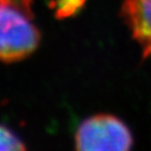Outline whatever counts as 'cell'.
Wrapping results in <instances>:
<instances>
[{
  "label": "cell",
  "instance_id": "cell-3",
  "mask_svg": "<svg viewBox=\"0 0 151 151\" xmlns=\"http://www.w3.org/2000/svg\"><path fill=\"white\" fill-rule=\"evenodd\" d=\"M123 14L144 55L151 57V0H124Z\"/></svg>",
  "mask_w": 151,
  "mask_h": 151
},
{
  "label": "cell",
  "instance_id": "cell-1",
  "mask_svg": "<svg viewBox=\"0 0 151 151\" xmlns=\"http://www.w3.org/2000/svg\"><path fill=\"white\" fill-rule=\"evenodd\" d=\"M29 1L0 0V61H19L38 47L40 33L29 16Z\"/></svg>",
  "mask_w": 151,
  "mask_h": 151
},
{
  "label": "cell",
  "instance_id": "cell-4",
  "mask_svg": "<svg viewBox=\"0 0 151 151\" xmlns=\"http://www.w3.org/2000/svg\"><path fill=\"white\" fill-rule=\"evenodd\" d=\"M23 143L7 129L0 126V150H23Z\"/></svg>",
  "mask_w": 151,
  "mask_h": 151
},
{
  "label": "cell",
  "instance_id": "cell-2",
  "mask_svg": "<svg viewBox=\"0 0 151 151\" xmlns=\"http://www.w3.org/2000/svg\"><path fill=\"white\" fill-rule=\"evenodd\" d=\"M133 138L127 126L109 114H98L81 123L76 134V149L83 151H124L132 146Z\"/></svg>",
  "mask_w": 151,
  "mask_h": 151
}]
</instances>
